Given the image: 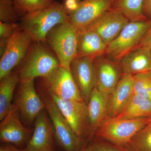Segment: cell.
<instances>
[{
    "label": "cell",
    "instance_id": "obj_35",
    "mask_svg": "<svg viewBox=\"0 0 151 151\" xmlns=\"http://www.w3.org/2000/svg\"><path fill=\"white\" fill-rule=\"evenodd\" d=\"M150 124H151V116L150 117Z\"/></svg>",
    "mask_w": 151,
    "mask_h": 151
},
{
    "label": "cell",
    "instance_id": "obj_19",
    "mask_svg": "<svg viewBox=\"0 0 151 151\" xmlns=\"http://www.w3.org/2000/svg\"><path fill=\"white\" fill-rule=\"evenodd\" d=\"M119 63L123 73L135 75L151 70V52L138 45L121 58Z\"/></svg>",
    "mask_w": 151,
    "mask_h": 151
},
{
    "label": "cell",
    "instance_id": "obj_12",
    "mask_svg": "<svg viewBox=\"0 0 151 151\" xmlns=\"http://www.w3.org/2000/svg\"><path fill=\"white\" fill-rule=\"evenodd\" d=\"M95 71V87L100 92L110 97L124 74L119 63L111 59L105 54L93 59Z\"/></svg>",
    "mask_w": 151,
    "mask_h": 151
},
{
    "label": "cell",
    "instance_id": "obj_6",
    "mask_svg": "<svg viewBox=\"0 0 151 151\" xmlns=\"http://www.w3.org/2000/svg\"><path fill=\"white\" fill-rule=\"evenodd\" d=\"M151 26V20L129 22L107 46L105 55L119 62L125 55L137 46Z\"/></svg>",
    "mask_w": 151,
    "mask_h": 151
},
{
    "label": "cell",
    "instance_id": "obj_2",
    "mask_svg": "<svg viewBox=\"0 0 151 151\" xmlns=\"http://www.w3.org/2000/svg\"><path fill=\"white\" fill-rule=\"evenodd\" d=\"M60 66L54 52L45 42L35 41L16 69L19 81H34Z\"/></svg>",
    "mask_w": 151,
    "mask_h": 151
},
{
    "label": "cell",
    "instance_id": "obj_17",
    "mask_svg": "<svg viewBox=\"0 0 151 151\" xmlns=\"http://www.w3.org/2000/svg\"><path fill=\"white\" fill-rule=\"evenodd\" d=\"M109 97L96 87L91 92L87 103L89 123L88 143L93 139L98 128L108 118Z\"/></svg>",
    "mask_w": 151,
    "mask_h": 151
},
{
    "label": "cell",
    "instance_id": "obj_3",
    "mask_svg": "<svg viewBox=\"0 0 151 151\" xmlns=\"http://www.w3.org/2000/svg\"><path fill=\"white\" fill-rule=\"evenodd\" d=\"M45 42L51 48L60 66L70 70V63L78 56V29L68 21L49 32Z\"/></svg>",
    "mask_w": 151,
    "mask_h": 151
},
{
    "label": "cell",
    "instance_id": "obj_27",
    "mask_svg": "<svg viewBox=\"0 0 151 151\" xmlns=\"http://www.w3.org/2000/svg\"><path fill=\"white\" fill-rule=\"evenodd\" d=\"M21 18L14 0H0V21L18 23Z\"/></svg>",
    "mask_w": 151,
    "mask_h": 151
},
{
    "label": "cell",
    "instance_id": "obj_13",
    "mask_svg": "<svg viewBox=\"0 0 151 151\" xmlns=\"http://www.w3.org/2000/svg\"><path fill=\"white\" fill-rule=\"evenodd\" d=\"M129 22L121 12L110 9L85 27L97 33L108 45Z\"/></svg>",
    "mask_w": 151,
    "mask_h": 151
},
{
    "label": "cell",
    "instance_id": "obj_10",
    "mask_svg": "<svg viewBox=\"0 0 151 151\" xmlns=\"http://www.w3.org/2000/svg\"><path fill=\"white\" fill-rule=\"evenodd\" d=\"M14 105L24 124H32L45 108L43 100L36 91L34 81L19 82Z\"/></svg>",
    "mask_w": 151,
    "mask_h": 151
},
{
    "label": "cell",
    "instance_id": "obj_1",
    "mask_svg": "<svg viewBox=\"0 0 151 151\" xmlns=\"http://www.w3.org/2000/svg\"><path fill=\"white\" fill-rule=\"evenodd\" d=\"M68 21V14L62 3L51 5L25 15L19 22L20 29L35 41L45 42L47 35L57 25Z\"/></svg>",
    "mask_w": 151,
    "mask_h": 151
},
{
    "label": "cell",
    "instance_id": "obj_5",
    "mask_svg": "<svg viewBox=\"0 0 151 151\" xmlns=\"http://www.w3.org/2000/svg\"><path fill=\"white\" fill-rule=\"evenodd\" d=\"M40 94L52 122L57 144L63 151H79L84 144L75 134L48 93L39 86Z\"/></svg>",
    "mask_w": 151,
    "mask_h": 151
},
{
    "label": "cell",
    "instance_id": "obj_15",
    "mask_svg": "<svg viewBox=\"0 0 151 151\" xmlns=\"http://www.w3.org/2000/svg\"><path fill=\"white\" fill-rule=\"evenodd\" d=\"M70 70L83 99L88 103L96 84L93 59L77 56L70 63Z\"/></svg>",
    "mask_w": 151,
    "mask_h": 151
},
{
    "label": "cell",
    "instance_id": "obj_4",
    "mask_svg": "<svg viewBox=\"0 0 151 151\" xmlns=\"http://www.w3.org/2000/svg\"><path fill=\"white\" fill-rule=\"evenodd\" d=\"M150 122V117L138 119L108 118L98 128L94 138L107 141L122 148Z\"/></svg>",
    "mask_w": 151,
    "mask_h": 151
},
{
    "label": "cell",
    "instance_id": "obj_7",
    "mask_svg": "<svg viewBox=\"0 0 151 151\" xmlns=\"http://www.w3.org/2000/svg\"><path fill=\"white\" fill-rule=\"evenodd\" d=\"M45 91L59 108L75 134L84 145L87 144L89 136V123L86 102L64 100Z\"/></svg>",
    "mask_w": 151,
    "mask_h": 151
},
{
    "label": "cell",
    "instance_id": "obj_21",
    "mask_svg": "<svg viewBox=\"0 0 151 151\" xmlns=\"http://www.w3.org/2000/svg\"><path fill=\"white\" fill-rule=\"evenodd\" d=\"M151 116V100L134 93L122 112L115 118L138 119Z\"/></svg>",
    "mask_w": 151,
    "mask_h": 151
},
{
    "label": "cell",
    "instance_id": "obj_24",
    "mask_svg": "<svg viewBox=\"0 0 151 151\" xmlns=\"http://www.w3.org/2000/svg\"><path fill=\"white\" fill-rule=\"evenodd\" d=\"M120 149L124 151H151V124L139 131L125 147Z\"/></svg>",
    "mask_w": 151,
    "mask_h": 151
},
{
    "label": "cell",
    "instance_id": "obj_11",
    "mask_svg": "<svg viewBox=\"0 0 151 151\" xmlns=\"http://www.w3.org/2000/svg\"><path fill=\"white\" fill-rule=\"evenodd\" d=\"M32 130L22 124L18 109L12 104L0 124V142L23 149L31 137Z\"/></svg>",
    "mask_w": 151,
    "mask_h": 151
},
{
    "label": "cell",
    "instance_id": "obj_22",
    "mask_svg": "<svg viewBox=\"0 0 151 151\" xmlns=\"http://www.w3.org/2000/svg\"><path fill=\"white\" fill-rule=\"evenodd\" d=\"M0 83V121L7 115L12 106V101L14 91L19 81L17 69L13 70Z\"/></svg>",
    "mask_w": 151,
    "mask_h": 151
},
{
    "label": "cell",
    "instance_id": "obj_23",
    "mask_svg": "<svg viewBox=\"0 0 151 151\" xmlns=\"http://www.w3.org/2000/svg\"><path fill=\"white\" fill-rule=\"evenodd\" d=\"M144 0H114L111 9L121 12L130 22L148 19L143 14Z\"/></svg>",
    "mask_w": 151,
    "mask_h": 151
},
{
    "label": "cell",
    "instance_id": "obj_34",
    "mask_svg": "<svg viewBox=\"0 0 151 151\" xmlns=\"http://www.w3.org/2000/svg\"><path fill=\"white\" fill-rule=\"evenodd\" d=\"M79 151H91L88 144L84 145Z\"/></svg>",
    "mask_w": 151,
    "mask_h": 151
},
{
    "label": "cell",
    "instance_id": "obj_33",
    "mask_svg": "<svg viewBox=\"0 0 151 151\" xmlns=\"http://www.w3.org/2000/svg\"><path fill=\"white\" fill-rule=\"evenodd\" d=\"M0 151H24L23 149L20 148L14 145L10 144H1Z\"/></svg>",
    "mask_w": 151,
    "mask_h": 151
},
{
    "label": "cell",
    "instance_id": "obj_31",
    "mask_svg": "<svg viewBox=\"0 0 151 151\" xmlns=\"http://www.w3.org/2000/svg\"><path fill=\"white\" fill-rule=\"evenodd\" d=\"M81 0H63L62 4L68 14L76 8Z\"/></svg>",
    "mask_w": 151,
    "mask_h": 151
},
{
    "label": "cell",
    "instance_id": "obj_16",
    "mask_svg": "<svg viewBox=\"0 0 151 151\" xmlns=\"http://www.w3.org/2000/svg\"><path fill=\"white\" fill-rule=\"evenodd\" d=\"M114 0H82L68 14V22L77 29L85 27L111 8Z\"/></svg>",
    "mask_w": 151,
    "mask_h": 151
},
{
    "label": "cell",
    "instance_id": "obj_29",
    "mask_svg": "<svg viewBox=\"0 0 151 151\" xmlns=\"http://www.w3.org/2000/svg\"><path fill=\"white\" fill-rule=\"evenodd\" d=\"M91 151H124L112 143L94 138L88 143Z\"/></svg>",
    "mask_w": 151,
    "mask_h": 151
},
{
    "label": "cell",
    "instance_id": "obj_20",
    "mask_svg": "<svg viewBox=\"0 0 151 151\" xmlns=\"http://www.w3.org/2000/svg\"><path fill=\"white\" fill-rule=\"evenodd\" d=\"M107 45L100 36L87 28L78 29V56L94 59L105 54Z\"/></svg>",
    "mask_w": 151,
    "mask_h": 151
},
{
    "label": "cell",
    "instance_id": "obj_18",
    "mask_svg": "<svg viewBox=\"0 0 151 151\" xmlns=\"http://www.w3.org/2000/svg\"><path fill=\"white\" fill-rule=\"evenodd\" d=\"M133 94V76L124 73L109 97L108 118L117 117L129 102Z\"/></svg>",
    "mask_w": 151,
    "mask_h": 151
},
{
    "label": "cell",
    "instance_id": "obj_14",
    "mask_svg": "<svg viewBox=\"0 0 151 151\" xmlns=\"http://www.w3.org/2000/svg\"><path fill=\"white\" fill-rule=\"evenodd\" d=\"M44 110L35 121L32 136L24 151H56V142L52 125Z\"/></svg>",
    "mask_w": 151,
    "mask_h": 151
},
{
    "label": "cell",
    "instance_id": "obj_8",
    "mask_svg": "<svg viewBox=\"0 0 151 151\" xmlns=\"http://www.w3.org/2000/svg\"><path fill=\"white\" fill-rule=\"evenodd\" d=\"M39 78V86L49 93L64 100L84 101L69 69L60 66Z\"/></svg>",
    "mask_w": 151,
    "mask_h": 151
},
{
    "label": "cell",
    "instance_id": "obj_26",
    "mask_svg": "<svg viewBox=\"0 0 151 151\" xmlns=\"http://www.w3.org/2000/svg\"><path fill=\"white\" fill-rule=\"evenodd\" d=\"M134 93L151 100V70L133 75Z\"/></svg>",
    "mask_w": 151,
    "mask_h": 151
},
{
    "label": "cell",
    "instance_id": "obj_25",
    "mask_svg": "<svg viewBox=\"0 0 151 151\" xmlns=\"http://www.w3.org/2000/svg\"><path fill=\"white\" fill-rule=\"evenodd\" d=\"M20 16L47 7L56 1L55 0H14Z\"/></svg>",
    "mask_w": 151,
    "mask_h": 151
},
{
    "label": "cell",
    "instance_id": "obj_9",
    "mask_svg": "<svg viewBox=\"0 0 151 151\" xmlns=\"http://www.w3.org/2000/svg\"><path fill=\"white\" fill-rule=\"evenodd\" d=\"M34 40L19 29L9 40L0 59V80L9 74L21 63Z\"/></svg>",
    "mask_w": 151,
    "mask_h": 151
},
{
    "label": "cell",
    "instance_id": "obj_30",
    "mask_svg": "<svg viewBox=\"0 0 151 151\" xmlns=\"http://www.w3.org/2000/svg\"><path fill=\"white\" fill-rule=\"evenodd\" d=\"M148 49L151 52V26L141 40L139 45Z\"/></svg>",
    "mask_w": 151,
    "mask_h": 151
},
{
    "label": "cell",
    "instance_id": "obj_32",
    "mask_svg": "<svg viewBox=\"0 0 151 151\" xmlns=\"http://www.w3.org/2000/svg\"><path fill=\"white\" fill-rule=\"evenodd\" d=\"M142 11L144 16L151 20V0H144Z\"/></svg>",
    "mask_w": 151,
    "mask_h": 151
},
{
    "label": "cell",
    "instance_id": "obj_28",
    "mask_svg": "<svg viewBox=\"0 0 151 151\" xmlns=\"http://www.w3.org/2000/svg\"><path fill=\"white\" fill-rule=\"evenodd\" d=\"M18 23H6L0 22V56L3 54L9 40L19 30Z\"/></svg>",
    "mask_w": 151,
    "mask_h": 151
}]
</instances>
